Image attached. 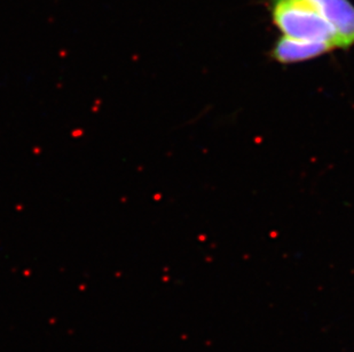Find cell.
I'll return each instance as SVG.
<instances>
[{
    "label": "cell",
    "instance_id": "cell-1",
    "mask_svg": "<svg viewBox=\"0 0 354 352\" xmlns=\"http://www.w3.org/2000/svg\"><path fill=\"white\" fill-rule=\"evenodd\" d=\"M272 22L282 36L308 41H324L342 48L341 40L311 0H271Z\"/></svg>",
    "mask_w": 354,
    "mask_h": 352
},
{
    "label": "cell",
    "instance_id": "cell-2",
    "mask_svg": "<svg viewBox=\"0 0 354 352\" xmlns=\"http://www.w3.org/2000/svg\"><path fill=\"white\" fill-rule=\"evenodd\" d=\"M335 28L342 48L354 45V5L350 0H311Z\"/></svg>",
    "mask_w": 354,
    "mask_h": 352
},
{
    "label": "cell",
    "instance_id": "cell-3",
    "mask_svg": "<svg viewBox=\"0 0 354 352\" xmlns=\"http://www.w3.org/2000/svg\"><path fill=\"white\" fill-rule=\"evenodd\" d=\"M333 50L336 48L324 41H308L282 36L272 48V57L280 63H297L321 57Z\"/></svg>",
    "mask_w": 354,
    "mask_h": 352
}]
</instances>
